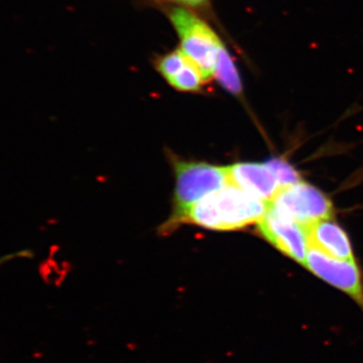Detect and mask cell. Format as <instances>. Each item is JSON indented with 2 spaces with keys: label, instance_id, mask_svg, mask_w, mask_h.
<instances>
[{
  "label": "cell",
  "instance_id": "2",
  "mask_svg": "<svg viewBox=\"0 0 363 363\" xmlns=\"http://www.w3.org/2000/svg\"><path fill=\"white\" fill-rule=\"evenodd\" d=\"M169 16L180 38L182 52L199 69L205 81L211 80L217 57L223 45L218 35L187 9H172Z\"/></svg>",
  "mask_w": 363,
  "mask_h": 363
},
{
  "label": "cell",
  "instance_id": "3",
  "mask_svg": "<svg viewBox=\"0 0 363 363\" xmlns=\"http://www.w3.org/2000/svg\"><path fill=\"white\" fill-rule=\"evenodd\" d=\"M177 213L213 194L229 183L228 168L203 162H174Z\"/></svg>",
  "mask_w": 363,
  "mask_h": 363
},
{
  "label": "cell",
  "instance_id": "1",
  "mask_svg": "<svg viewBox=\"0 0 363 363\" xmlns=\"http://www.w3.org/2000/svg\"><path fill=\"white\" fill-rule=\"evenodd\" d=\"M269 203L228 183L177 213L176 218L213 230H233L257 223L266 213Z\"/></svg>",
  "mask_w": 363,
  "mask_h": 363
},
{
  "label": "cell",
  "instance_id": "9",
  "mask_svg": "<svg viewBox=\"0 0 363 363\" xmlns=\"http://www.w3.org/2000/svg\"><path fill=\"white\" fill-rule=\"evenodd\" d=\"M214 77L217 78L222 87L234 95L240 96L242 92V84L238 68L229 52L222 45L217 57Z\"/></svg>",
  "mask_w": 363,
  "mask_h": 363
},
{
  "label": "cell",
  "instance_id": "5",
  "mask_svg": "<svg viewBox=\"0 0 363 363\" xmlns=\"http://www.w3.org/2000/svg\"><path fill=\"white\" fill-rule=\"evenodd\" d=\"M304 267L325 283L347 295L363 313V279L355 262L335 259L309 247Z\"/></svg>",
  "mask_w": 363,
  "mask_h": 363
},
{
  "label": "cell",
  "instance_id": "11",
  "mask_svg": "<svg viewBox=\"0 0 363 363\" xmlns=\"http://www.w3.org/2000/svg\"><path fill=\"white\" fill-rule=\"evenodd\" d=\"M188 60L186 55L182 51L169 52L157 61V68L162 74V77L169 81L183 68Z\"/></svg>",
  "mask_w": 363,
  "mask_h": 363
},
{
  "label": "cell",
  "instance_id": "4",
  "mask_svg": "<svg viewBox=\"0 0 363 363\" xmlns=\"http://www.w3.org/2000/svg\"><path fill=\"white\" fill-rule=\"evenodd\" d=\"M269 204L304 226L330 219L333 213L330 200L321 191L303 182L279 189Z\"/></svg>",
  "mask_w": 363,
  "mask_h": 363
},
{
  "label": "cell",
  "instance_id": "14",
  "mask_svg": "<svg viewBox=\"0 0 363 363\" xmlns=\"http://www.w3.org/2000/svg\"><path fill=\"white\" fill-rule=\"evenodd\" d=\"M16 255H18L13 253V255H4V257H0V267H1L2 264H6V262H9V260L16 259Z\"/></svg>",
  "mask_w": 363,
  "mask_h": 363
},
{
  "label": "cell",
  "instance_id": "13",
  "mask_svg": "<svg viewBox=\"0 0 363 363\" xmlns=\"http://www.w3.org/2000/svg\"><path fill=\"white\" fill-rule=\"evenodd\" d=\"M171 1L178 2V4H185V6H202L207 4L208 0H171Z\"/></svg>",
  "mask_w": 363,
  "mask_h": 363
},
{
  "label": "cell",
  "instance_id": "8",
  "mask_svg": "<svg viewBox=\"0 0 363 363\" xmlns=\"http://www.w3.org/2000/svg\"><path fill=\"white\" fill-rule=\"evenodd\" d=\"M305 228L309 247L316 248L335 259L354 262L347 235L340 226L330 221V219L314 222L305 226Z\"/></svg>",
  "mask_w": 363,
  "mask_h": 363
},
{
  "label": "cell",
  "instance_id": "12",
  "mask_svg": "<svg viewBox=\"0 0 363 363\" xmlns=\"http://www.w3.org/2000/svg\"><path fill=\"white\" fill-rule=\"evenodd\" d=\"M267 164L276 176L281 188L288 187V186L295 185V184L302 182L297 172L288 162L281 161V160L272 159L271 161L267 162Z\"/></svg>",
  "mask_w": 363,
  "mask_h": 363
},
{
  "label": "cell",
  "instance_id": "6",
  "mask_svg": "<svg viewBox=\"0 0 363 363\" xmlns=\"http://www.w3.org/2000/svg\"><path fill=\"white\" fill-rule=\"evenodd\" d=\"M257 224L260 234L269 242L304 266L309 252V240L304 225L281 214L269 203L266 213Z\"/></svg>",
  "mask_w": 363,
  "mask_h": 363
},
{
  "label": "cell",
  "instance_id": "7",
  "mask_svg": "<svg viewBox=\"0 0 363 363\" xmlns=\"http://www.w3.org/2000/svg\"><path fill=\"white\" fill-rule=\"evenodd\" d=\"M228 168L229 183L264 202H271L279 184L267 162H238Z\"/></svg>",
  "mask_w": 363,
  "mask_h": 363
},
{
  "label": "cell",
  "instance_id": "10",
  "mask_svg": "<svg viewBox=\"0 0 363 363\" xmlns=\"http://www.w3.org/2000/svg\"><path fill=\"white\" fill-rule=\"evenodd\" d=\"M172 87L185 92H196L201 89L203 82H205L201 72L196 67L191 60L183 66L174 77L168 81Z\"/></svg>",
  "mask_w": 363,
  "mask_h": 363
}]
</instances>
